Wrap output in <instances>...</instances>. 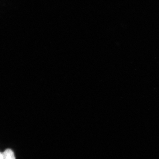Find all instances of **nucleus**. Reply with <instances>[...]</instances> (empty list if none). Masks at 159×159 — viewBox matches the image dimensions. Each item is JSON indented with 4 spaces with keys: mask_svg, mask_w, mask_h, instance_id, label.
<instances>
[{
    "mask_svg": "<svg viewBox=\"0 0 159 159\" xmlns=\"http://www.w3.org/2000/svg\"><path fill=\"white\" fill-rule=\"evenodd\" d=\"M2 159H16L14 153L11 149H7L3 152Z\"/></svg>",
    "mask_w": 159,
    "mask_h": 159,
    "instance_id": "nucleus-1",
    "label": "nucleus"
},
{
    "mask_svg": "<svg viewBox=\"0 0 159 159\" xmlns=\"http://www.w3.org/2000/svg\"><path fill=\"white\" fill-rule=\"evenodd\" d=\"M3 158V152H0V159H2Z\"/></svg>",
    "mask_w": 159,
    "mask_h": 159,
    "instance_id": "nucleus-2",
    "label": "nucleus"
}]
</instances>
